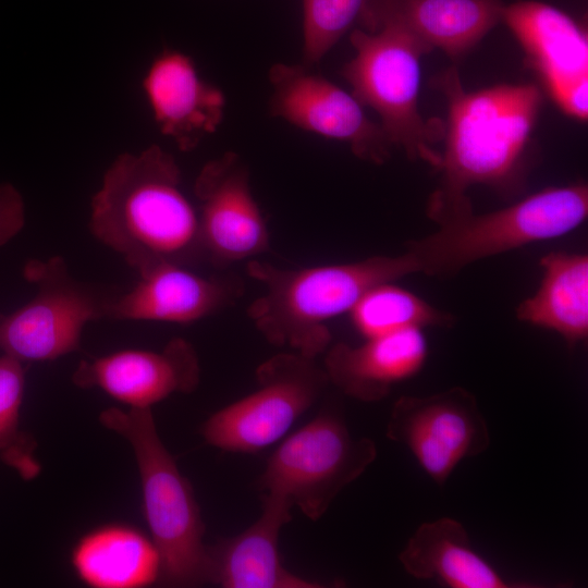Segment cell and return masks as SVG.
Listing matches in <instances>:
<instances>
[{
	"mask_svg": "<svg viewBox=\"0 0 588 588\" xmlns=\"http://www.w3.org/2000/svg\"><path fill=\"white\" fill-rule=\"evenodd\" d=\"M428 356L422 329L411 328L366 338L353 346L336 343L324 357L329 383L345 395L362 402H379L392 388L417 375Z\"/></svg>",
	"mask_w": 588,
	"mask_h": 588,
	"instance_id": "18",
	"label": "cell"
},
{
	"mask_svg": "<svg viewBox=\"0 0 588 588\" xmlns=\"http://www.w3.org/2000/svg\"><path fill=\"white\" fill-rule=\"evenodd\" d=\"M204 259L225 268L268 252L270 235L249 185V171L235 152L208 161L194 185Z\"/></svg>",
	"mask_w": 588,
	"mask_h": 588,
	"instance_id": "13",
	"label": "cell"
},
{
	"mask_svg": "<svg viewBox=\"0 0 588 588\" xmlns=\"http://www.w3.org/2000/svg\"><path fill=\"white\" fill-rule=\"evenodd\" d=\"M350 40L355 56L341 74L352 86V94L378 113L392 146L438 170L441 152L434 145L444 127L438 121L427 122L418 109L420 59L431 50L393 24H381L372 30L354 29Z\"/></svg>",
	"mask_w": 588,
	"mask_h": 588,
	"instance_id": "6",
	"label": "cell"
},
{
	"mask_svg": "<svg viewBox=\"0 0 588 588\" xmlns=\"http://www.w3.org/2000/svg\"><path fill=\"white\" fill-rule=\"evenodd\" d=\"M257 388L213 413L201 426L219 450L256 453L279 441L329 384L316 358L295 351L273 355L256 369Z\"/></svg>",
	"mask_w": 588,
	"mask_h": 588,
	"instance_id": "8",
	"label": "cell"
},
{
	"mask_svg": "<svg viewBox=\"0 0 588 588\" xmlns=\"http://www.w3.org/2000/svg\"><path fill=\"white\" fill-rule=\"evenodd\" d=\"M24 278L35 295L0 314V350L22 363L57 359L79 348L86 324L106 318L109 297L74 279L61 257L30 259Z\"/></svg>",
	"mask_w": 588,
	"mask_h": 588,
	"instance_id": "9",
	"label": "cell"
},
{
	"mask_svg": "<svg viewBox=\"0 0 588 588\" xmlns=\"http://www.w3.org/2000/svg\"><path fill=\"white\" fill-rule=\"evenodd\" d=\"M303 64H273L270 114L323 136L348 144L362 160L376 164L391 156L392 144L380 124L371 121L353 94Z\"/></svg>",
	"mask_w": 588,
	"mask_h": 588,
	"instance_id": "11",
	"label": "cell"
},
{
	"mask_svg": "<svg viewBox=\"0 0 588 588\" xmlns=\"http://www.w3.org/2000/svg\"><path fill=\"white\" fill-rule=\"evenodd\" d=\"M23 363L3 354L0 357V454L4 458L20 439V411L25 387Z\"/></svg>",
	"mask_w": 588,
	"mask_h": 588,
	"instance_id": "25",
	"label": "cell"
},
{
	"mask_svg": "<svg viewBox=\"0 0 588 588\" xmlns=\"http://www.w3.org/2000/svg\"><path fill=\"white\" fill-rule=\"evenodd\" d=\"M587 217L586 184L551 186L502 209L471 211L439 224L437 231L407 242L405 250L417 273L448 278L476 261L566 235Z\"/></svg>",
	"mask_w": 588,
	"mask_h": 588,
	"instance_id": "5",
	"label": "cell"
},
{
	"mask_svg": "<svg viewBox=\"0 0 588 588\" xmlns=\"http://www.w3.org/2000/svg\"><path fill=\"white\" fill-rule=\"evenodd\" d=\"M501 21L559 108L574 119L586 120L588 39L584 27L564 11L535 0L504 4Z\"/></svg>",
	"mask_w": 588,
	"mask_h": 588,
	"instance_id": "12",
	"label": "cell"
},
{
	"mask_svg": "<svg viewBox=\"0 0 588 588\" xmlns=\"http://www.w3.org/2000/svg\"><path fill=\"white\" fill-rule=\"evenodd\" d=\"M199 379L196 351L181 338L170 340L161 351L122 350L83 359L72 376L75 385L98 388L136 408H151L173 393H189Z\"/></svg>",
	"mask_w": 588,
	"mask_h": 588,
	"instance_id": "14",
	"label": "cell"
},
{
	"mask_svg": "<svg viewBox=\"0 0 588 588\" xmlns=\"http://www.w3.org/2000/svg\"><path fill=\"white\" fill-rule=\"evenodd\" d=\"M25 224V206L20 192L10 183L0 185V246L15 237Z\"/></svg>",
	"mask_w": 588,
	"mask_h": 588,
	"instance_id": "26",
	"label": "cell"
},
{
	"mask_svg": "<svg viewBox=\"0 0 588 588\" xmlns=\"http://www.w3.org/2000/svg\"><path fill=\"white\" fill-rule=\"evenodd\" d=\"M93 235L137 273L204 258L197 208L175 159L159 146L117 157L90 204Z\"/></svg>",
	"mask_w": 588,
	"mask_h": 588,
	"instance_id": "2",
	"label": "cell"
},
{
	"mask_svg": "<svg viewBox=\"0 0 588 588\" xmlns=\"http://www.w3.org/2000/svg\"><path fill=\"white\" fill-rule=\"evenodd\" d=\"M103 427L130 443L140 476L143 507L161 560L159 583L196 587L210 583L205 524L189 481L159 438L151 408L110 407L100 413Z\"/></svg>",
	"mask_w": 588,
	"mask_h": 588,
	"instance_id": "4",
	"label": "cell"
},
{
	"mask_svg": "<svg viewBox=\"0 0 588 588\" xmlns=\"http://www.w3.org/2000/svg\"><path fill=\"white\" fill-rule=\"evenodd\" d=\"M242 294L236 275L205 277L160 262L139 272L130 291L109 298L106 318L187 324L231 306Z\"/></svg>",
	"mask_w": 588,
	"mask_h": 588,
	"instance_id": "15",
	"label": "cell"
},
{
	"mask_svg": "<svg viewBox=\"0 0 588 588\" xmlns=\"http://www.w3.org/2000/svg\"><path fill=\"white\" fill-rule=\"evenodd\" d=\"M399 560L411 576L451 588H507L510 583L470 544L463 524L441 517L421 524Z\"/></svg>",
	"mask_w": 588,
	"mask_h": 588,
	"instance_id": "20",
	"label": "cell"
},
{
	"mask_svg": "<svg viewBox=\"0 0 588 588\" xmlns=\"http://www.w3.org/2000/svg\"><path fill=\"white\" fill-rule=\"evenodd\" d=\"M385 434L405 446L439 486L462 461L490 444L475 395L461 387L427 396H401L392 406Z\"/></svg>",
	"mask_w": 588,
	"mask_h": 588,
	"instance_id": "10",
	"label": "cell"
},
{
	"mask_svg": "<svg viewBox=\"0 0 588 588\" xmlns=\"http://www.w3.org/2000/svg\"><path fill=\"white\" fill-rule=\"evenodd\" d=\"M285 499L261 493V514L238 535L210 548V583L223 588H319L286 569L279 554L281 529L292 516Z\"/></svg>",
	"mask_w": 588,
	"mask_h": 588,
	"instance_id": "19",
	"label": "cell"
},
{
	"mask_svg": "<svg viewBox=\"0 0 588 588\" xmlns=\"http://www.w3.org/2000/svg\"><path fill=\"white\" fill-rule=\"evenodd\" d=\"M370 0H303V65L318 63L359 22Z\"/></svg>",
	"mask_w": 588,
	"mask_h": 588,
	"instance_id": "24",
	"label": "cell"
},
{
	"mask_svg": "<svg viewBox=\"0 0 588 588\" xmlns=\"http://www.w3.org/2000/svg\"><path fill=\"white\" fill-rule=\"evenodd\" d=\"M434 83L448 100L445 144L437 170L441 182L427 205L428 217L439 225L473 211L466 195L470 186L481 184L501 193L522 188L542 94L535 84L467 91L455 68Z\"/></svg>",
	"mask_w": 588,
	"mask_h": 588,
	"instance_id": "1",
	"label": "cell"
},
{
	"mask_svg": "<svg viewBox=\"0 0 588 588\" xmlns=\"http://www.w3.org/2000/svg\"><path fill=\"white\" fill-rule=\"evenodd\" d=\"M348 314L354 328L365 339L411 328L451 327L454 322L451 314L394 282L370 289Z\"/></svg>",
	"mask_w": 588,
	"mask_h": 588,
	"instance_id": "23",
	"label": "cell"
},
{
	"mask_svg": "<svg viewBox=\"0 0 588 588\" xmlns=\"http://www.w3.org/2000/svg\"><path fill=\"white\" fill-rule=\"evenodd\" d=\"M503 5L502 0H370L359 22L365 30L396 25L457 61L501 22Z\"/></svg>",
	"mask_w": 588,
	"mask_h": 588,
	"instance_id": "17",
	"label": "cell"
},
{
	"mask_svg": "<svg viewBox=\"0 0 588 588\" xmlns=\"http://www.w3.org/2000/svg\"><path fill=\"white\" fill-rule=\"evenodd\" d=\"M376 457V443L355 438L340 413L328 408L281 442L268 458L258 487L318 520Z\"/></svg>",
	"mask_w": 588,
	"mask_h": 588,
	"instance_id": "7",
	"label": "cell"
},
{
	"mask_svg": "<svg viewBox=\"0 0 588 588\" xmlns=\"http://www.w3.org/2000/svg\"><path fill=\"white\" fill-rule=\"evenodd\" d=\"M537 291L516 308V318L559 334L572 347L588 336V256L552 252L540 259Z\"/></svg>",
	"mask_w": 588,
	"mask_h": 588,
	"instance_id": "22",
	"label": "cell"
},
{
	"mask_svg": "<svg viewBox=\"0 0 588 588\" xmlns=\"http://www.w3.org/2000/svg\"><path fill=\"white\" fill-rule=\"evenodd\" d=\"M71 562L77 577L94 588H142L159 581L161 560L139 529L107 524L75 543Z\"/></svg>",
	"mask_w": 588,
	"mask_h": 588,
	"instance_id": "21",
	"label": "cell"
},
{
	"mask_svg": "<svg viewBox=\"0 0 588 588\" xmlns=\"http://www.w3.org/2000/svg\"><path fill=\"white\" fill-rule=\"evenodd\" d=\"M143 88L160 131L183 151L194 149L223 120V91L204 81L193 60L180 51L166 49L157 56Z\"/></svg>",
	"mask_w": 588,
	"mask_h": 588,
	"instance_id": "16",
	"label": "cell"
},
{
	"mask_svg": "<svg viewBox=\"0 0 588 588\" xmlns=\"http://www.w3.org/2000/svg\"><path fill=\"white\" fill-rule=\"evenodd\" d=\"M246 271L264 289L247 309L257 330L269 343L311 358L330 344L327 322L350 313L373 286L417 273L407 252L299 269L252 259Z\"/></svg>",
	"mask_w": 588,
	"mask_h": 588,
	"instance_id": "3",
	"label": "cell"
}]
</instances>
